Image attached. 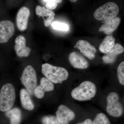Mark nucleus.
<instances>
[{
    "label": "nucleus",
    "mask_w": 124,
    "mask_h": 124,
    "mask_svg": "<svg viewBox=\"0 0 124 124\" xmlns=\"http://www.w3.org/2000/svg\"><path fill=\"white\" fill-rule=\"evenodd\" d=\"M51 26L54 30L62 31H68L69 29V27L66 23H64L55 22L52 23Z\"/></svg>",
    "instance_id": "21"
},
{
    "label": "nucleus",
    "mask_w": 124,
    "mask_h": 124,
    "mask_svg": "<svg viewBox=\"0 0 124 124\" xmlns=\"http://www.w3.org/2000/svg\"><path fill=\"white\" fill-rule=\"evenodd\" d=\"M20 79L29 94L33 95L37 85L36 73L33 67L31 65L27 66L23 70Z\"/></svg>",
    "instance_id": "5"
},
{
    "label": "nucleus",
    "mask_w": 124,
    "mask_h": 124,
    "mask_svg": "<svg viewBox=\"0 0 124 124\" xmlns=\"http://www.w3.org/2000/svg\"><path fill=\"white\" fill-rule=\"evenodd\" d=\"M117 77L120 84L124 85V62H122L118 66L117 69Z\"/></svg>",
    "instance_id": "23"
},
{
    "label": "nucleus",
    "mask_w": 124,
    "mask_h": 124,
    "mask_svg": "<svg viewBox=\"0 0 124 124\" xmlns=\"http://www.w3.org/2000/svg\"><path fill=\"white\" fill-rule=\"evenodd\" d=\"M42 124H61L56 116H45L41 119Z\"/></svg>",
    "instance_id": "22"
},
{
    "label": "nucleus",
    "mask_w": 124,
    "mask_h": 124,
    "mask_svg": "<svg viewBox=\"0 0 124 124\" xmlns=\"http://www.w3.org/2000/svg\"><path fill=\"white\" fill-rule=\"evenodd\" d=\"M46 2V8L53 10L57 8L58 3H61L62 0H44Z\"/></svg>",
    "instance_id": "24"
},
{
    "label": "nucleus",
    "mask_w": 124,
    "mask_h": 124,
    "mask_svg": "<svg viewBox=\"0 0 124 124\" xmlns=\"http://www.w3.org/2000/svg\"><path fill=\"white\" fill-rule=\"evenodd\" d=\"M93 124H111L110 121L104 113H99L93 122Z\"/></svg>",
    "instance_id": "20"
},
{
    "label": "nucleus",
    "mask_w": 124,
    "mask_h": 124,
    "mask_svg": "<svg viewBox=\"0 0 124 124\" xmlns=\"http://www.w3.org/2000/svg\"><path fill=\"white\" fill-rule=\"evenodd\" d=\"M30 14V10L26 7H22L18 11L16 16V24L20 31H24L26 29Z\"/></svg>",
    "instance_id": "12"
},
{
    "label": "nucleus",
    "mask_w": 124,
    "mask_h": 124,
    "mask_svg": "<svg viewBox=\"0 0 124 124\" xmlns=\"http://www.w3.org/2000/svg\"><path fill=\"white\" fill-rule=\"evenodd\" d=\"M16 99L15 89L11 84L3 85L0 91V111H7L13 106Z\"/></svg>",
    "instance_id": "3"
},
{
    "label": "nucleus",
    "mask_w": 124,
    "mask_h": 124,
    "mask_svg": "<svg viewBox=\"0 0 124 124\" xmlns=\"http://www.w3.org/2000/svg\"><path fill=\"white\" fill-rule=\"evenodd\" d=\"M70 1H71V2H76L78 0H69Z\"/></svg>",
    "instance_id": "26"
},
{
    "label": "nucleus",
    "mask_w": 124,
    "mask_h": 124,
    "mask_svg": "<svg viewBox=\"0 0 124 124\" xmlns=\"http://www.w3.org/2000/svg\"><path fill=\"white\" fill-rule=\"evenodd\" d=\"M119 12V8L116 3L107 2L94 11V17L99 21L106 20L116 17Z\"/></svg>",
    "instance_id": "4"
},
{
    "label": "nucleus",
    "mask_w": 124,
    "mask_h": 124,
    "mask_svg": "<svg viewBox=\"0 0 124 124\" xmlns=\"http://www.w3.org/2000/svg\"><path fill=\"white\" fill-rule=\"evenodd\" d=\"M120 22V18L118 17L105 20L104 23L100 27L99 31L103 32L108 35H110L117 29Z\"/></svg>",
    "instance_id": "15"
},
{
    "label": "nucleus",
    "mask_w": 124,
    "mask_h": 124,
    "mask_svg": "<svg viewBox=\"0 0 124 124\" xmlns=\"http://www.w3.org/2000/svg\"><path fill=\"white\" fill-rule=\"evenodd\" d=\"M115 38L112 36H107L99 46V50L102 53H107L115 46Z\"/></svg>",
    "instance_id": "18"
},
{
    "label": "nucleus",
    "mask_w": 124,
    "mask_h": 124,
    "mask_svg": "<svg viewBox=\"0 0 124 124\" xmlns=\"http://www.w3.org/2000/svg\"><path fill=\"white\" fill-rule=\"evenodd\" d=\"M124 47L120 44H116L110 51L102 57L104 63H113L115 61L116 56L124 52Z\"/></svg>",
    "instance_id": "16"
},
{
    "label": "nucleus",
    "mask_w": 124,
    "mask_h": 124,
    "mask_svg": "<svg viewBox=\"0 0 124 124\" xmlns=\"http://www.w3.org/2000/svg\"><path fill=\"white\" fill-rule=\"evenodd\" d=\"M74 47L79 49L81 53L89 59L93 60L95 58L97 49L88 41L79 40Z\"/></svg>",
    "instance_id": "9"
},
{
    "label": "nucleus",
    "mask_w": 124,
    "mask_h": 124,
    "mask_svg": "<svg viewBox=\"0 0 124 124\" xmlns=\"http://www.w3.org/2000/svg\"><path fill=\"white\" fill-rule=\"evenodd\" d=\"M54 84L46 78L43 77L41 79L40 84L37 86L34 91V94L38 99L44 97L46 92H49L54 90Z\"/></svg>",
    "instance_id": "11"
},
{
    "label": "nucleus",
    "mask_w": 124,
    "mask_h": 124,
    "mask_svg": "<svg viewBox=\"0 0 124 124\" xmlns=\"http://www.w3.org/2000/svg\"><path fill=\"white\" fill-rule=\"evenodd\" d=\"M41 67L42 74L54 84H62L69 76L68 71L63 68L54 66L48 63L42 64Z\"/></svg>",
    "instance_id": "1"
},
{
    "label": "nucleus",
    "mask_w": 124,
    "mask_h": 124,
    "mask_svg": "<svg viewBox=\"0 0 124 124\" xmlns=\"http://www.w3.org/2000/svg\"><path fill=\"white\" fill-rule=\"evenodd\" d=\"M6 115L10 119V124H19L21 119V112L18 108H14L7 111Z\"/></svg>",
    "instance_id": "19"
},
{
    "label": "nucleus",
    "mask_w": 124,
    "mask_h": 124,
    "mask_svg": "<svg viewBox=\"0 0 124 124\" xmlns=\"http://www.w3.org/2000/svg\"><path fill=\"white\" fill-rule=\"evenodd\" d=\"M30 95L26 89H21L20 91V98L22 106L26 110L31 111L34 109L35 106Z\"/></svg>",
    "instance_id": "17"
},
{
    "label": "nucleus",
    "mask_w": 124,
    "mask_h": 124,
    "mask_svg": "<svg viewBox=\"0 0 124 124\" xmlns=\"http://www.w3.org/2000/svg\"><path fill=\"white\" fill-rule=\"evenodd\" d=\"M56 117L61 124H69L75 117L73 111L66 106L61 105L56 112Z\"/></svg>",
    "instance_id": "8"
},
{
    "label": "nucleus",
    "mask_w": 124,
    "mask_h": 124,
    "mask_svg": "<svg viewBox=\"0 0 124 124\" xmlns=\"http://www.w3.org/2000/svg\"><path fill=\"white\" fill-rule=\"evenodd\" d=\"M36 13L37 15L42 17L45 26L46 27L49 26L54 19L55 14L54 11L40 6L36 7Z\"/></svg>",
    "instance_id": "14"
},
{
    "label": "nucleus",
    "mask_w": 124,
    "mask_h": 124,
    "mask_svg": "<svg viewBox=\"0 0 124 124\" xmlns=\"http://www.w3.org/2000/svg\"><path fill=\"white\" fill-rule=\"evenodd\" d=\"M15 32V27L13 23L9 20L0 21V44L8 42L13 36Z\"/></svg>",
    "instance_id": "7"
},
{
    "label": "nucleus",
    "mask_w": 124,
    "mask_h": 124,
    "mask_svg": "<svg viewBox=\"0 0 124 124\" xmlns=\"http://www.w3.org/2000/svg\"><path fill=\"white\" fill-rule=\"evenodd\" d=\"M69 61L71 65L77 69H85L89 67L88 62L85 58L76 52H73L69 54Z\"/></svg>",
    "instance_id": "13"
},
{
    "label": "nucleus",
    "mask_w": 124,
    "mask_h": 124,
    "mask_svg": "<svg viewBox=\"0 0 124 124\" xmlns=\"http://www.w3.org/2000/svg\"><path fill=\"white\" fill-rule=\"evenodd\" d=\"M119 100V96L115 92L110 93L107 98L106 111L110 116L113 117H120L123 113V106Z\"/></svg>",
    "instance_id": "6"
},
{
    "label": "nucleus",
    "mask_w": 124,
    "mask_h": 124,
    "mask_svg": "<svg viewBox=\"0 0 124 124\" xmlns=\"http://www.w3.org/2000/svg\"><path fill=\"white\" fill-rule=\"evenodd\" d=\"M77 124H93L92 121L90 119H87L82 123H80Z\"/></svg>",
    "instance_id": "25"
},
{
    "label": "nucleus",
    "mask_w": 124,
    "mask_h": 124,
    "mask_svg": "<svg viewBox=\"0 0 124 124\" xmlns=\"http://www.w3.org/2000/svg\"><path fill=\"white\" fill-rule=\"evenodd\" d=\"M97 89L95 84L91 81H86L82 82L73 89L71 95L74 99L79 101L91 100L96 94Z\"/></svg>",
    "instance_id": "2"
},
{
    "label": "nucleus",
    "mask_w": 124,
    "mask_h": 124,
    "mask_svg": "<svg viewBox=\"0 0 124 124\" xmlns=\"http://www.w3.org/2000/svg\"><path fill=\"white\" fill-rule=\"evenodd\" d=\"M15 50L16 54L20 57H27L31 53V49L26 46V39L24 37L20 35L15 40Z\"/></svg>",
    "instance_id": "10"
}]
</instances>
